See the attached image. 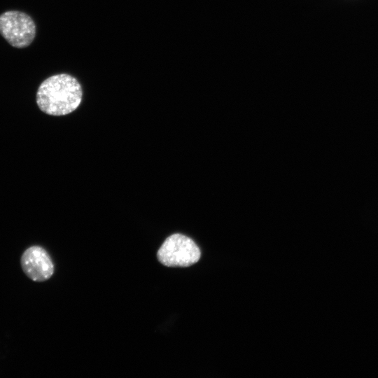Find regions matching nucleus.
Listing matches in <instances>:
<instances>
[{"instance_id": "f257e3e1", "label": "nucleus", "mask_w": 378, "mask_h": 378, "mask_svg": "<svg viewBox=\"0 0 378 378\" xmlns=\"http://www.w3.org/2000/svg\"><path fill=\"white\" fill-rule=\"evenodd\" d=\"M81 84L74 76L65 73L44 80L36 92V104L44 113L64 116L78 109L83 101Z\"/></svg>"}, {"instance_id": "7ed1b4c3", "label": "nucleus", "mask_w": 378, "mask_h": 378, "mask_svg": "<svg viewBox=\"0 0 378 378\" xmlns=\"http://www.w3.org/2000/svg\"><path fill=\"white\" fill-rule=\"evenodd\" d=\"M0 34L15 48L29 46L36 36V24L27 14L16 10L0 15Z\"/></svg>"}, {"instance_id": "20e7f679", "label": "nucleus", "mask_w": 378, "mask_h": 378, "mask_svg": "<svg viewBox=\"0 0 378 378\" xmlns=\"http://www.w3.org/2000/svg\"><path fill=\"white\" fill-rule=\"evenodd\" d=\"M20 265L26 276L36 282L47 281L55 270L48 253L44 248L36 245L25 249L20 258Z\"/></svg>"}, {"instance_id": "f03ea898", "label": "nucleus", "mask_w": 378, "mask_h": 378, "mask_svg": "<svg viewBox=\"0 0 378 378\" xmlns=\"http://www.w3.org/2000/svg\"><path fill=\"white\" fill-rule=\"evenodd\" d=\"M200 256V250L195 241L180 233L169 236L157 252L159 262L172 267H189L196 263Z\"/></svg>"}]
</instances>
